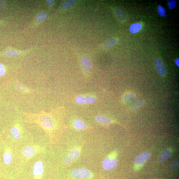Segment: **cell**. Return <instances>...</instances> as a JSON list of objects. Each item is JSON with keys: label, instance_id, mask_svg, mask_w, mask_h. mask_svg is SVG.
Returning <instances> with one entry per match:
<instances>
[{"label": "cell", "instance_id": "cell-1", "mask_svg": "<svg viewBox=\"0 0 179 179\" xmlns=\"http://www.w3.org/2000/svg\"><path fill=\"white\" fill-rule=\"evenodd\" d=\"M63 108L62 107L55 108L49 112L44 111L37 113L25 112L23 115L26 122L37 124L52 139L62 126Z\"/></svg>", "mask_w": 179, "mask_h": 179}, {"label": "cell", "instance_id": "cell-2", "mask_svg": "<svg viewBox=\"0 0 179 179\" xmlns=\"http://www.w3.org/2000/svg\"><path fill=\"white\" fill-rule=\"evenodd\" d=\"M117 155L116 152H114L103 160L102 163V166L104 169L110 171L116 167L118 162L116 158Z\"/></svg>", "mask_w": 179, "mask_h": 179}, {"label": "cell", "instance_id": "cell-3", "mask_svg": "<svg viewBox=\"0 0 179 179\" xmlns=\"http://www.w3.org/2000/svg\"><path fill=\"white\" fill-rule=\"evenodd\" d=\"M76 102L79 105H90L94 103L97 99L96 95L93 93L79 95L75 98Z\"/></svg>", "mask_w": 179, "mask_h": 179}, {"label": "cell", "instance_id": "cell-4", "mask_svg": "<svg viewBox=\"0 0 179 179\" xmlns=\"http://www.w3.org/2000/svg\"><path fill=\"white\" fill-rule=\"evenodd\" d=\"M92 174L89 169L79 168L73 170L71 173L72 177L78 179H87L92 177Z\"/></svg>", "mask_w": 179, "mask_h": 179}, {"label": "cell", "instance_id": "cell-5", "mask_svg": "<svg viewBox=\"0 0 179 179\" xmlns=\"http://www.w3.org/2000/svg\"><path fill=\"white\" fill-rule=\"evenodd\" d=\"M150 154L147 152H144L139 154L136 157L134 160L135 169L137 170L141 168L145 164L150 158Z\"/></svg>", "mask_w": 179, "mask_h": 179}, {"label": "cell", "instance_id": "cell-6", "mask_svg": "<svg viewBox=\"0 0 179 179\" xmlns=\"http://www.w3.org/2000/svg\"><path fill=\"white\" fill-rule=\"evenodd\" d=\"M81 66L85 75L87 77L89 75L92 68L91 60L87 56H82L80 59Z\"/></svg>", "mask_w": 179, "mask_h": 179}, {"label": "cell", "instance_id": "cell-7", "mask_svg": "<svg viewBox=\"0 0 179 179\" xmlns=\"http://www.w3.org/2000/svg\"><path fill=\"white\" fill-rule=\"evenodd\" d=\"M80 148H75L71 150L66 155L63 159V162L65 165H69L75 161L80 155Z\"/></svg>", "mask_w": 179, "mask_h": 179}, {"label": "cell", "instance_id": "cell-8", "mask_svg": "<svg viewBox=\"0 0 179 179\" xmlns=\"http://www.w3.org/2000/svg\"><path fill=\"white\" fill-rule=\"evenodd\" d=\"M44 166L43 163L38 161L34 165L33 172L34 175L36 177L41 176L43 173Z\"/></svg>", "mask_w": 179, "mask_h": 179}, {"label": "cell", "instance_id": "cell-9", "mask_svg": "<svg viewBox=\"0 0 179 179\" xmlns=\"http://www.w3.org/2000/svg\"><path fill=\"white\" fill-rule=\"evenodd\" d=\"M38 151L35 147L28 146L25 147L23 150L22 152L25 157L30 158L36 155Z\"/></svg>", "mask_w": 179, "mask_h": 179}, {"label": "cell", "instance_id": "cell-10", "mask_svg": "<svg viewBox=\"0 0 179 179\" xmlns=\"http://www.w3.org/2000/svg\"><path fill=\"white\" fill-rule=\"evenodd\" d=\"M97 121L103 125H108L113 123V121L110 118L103 115H97L95 117Z\"/></svg>", "mask_w": 179, "mask_h": 179}, {"label": "cell", "instance_id": "cell-11", "mask_svg": "<svg viewBox=\"0 0 179 179\" xmlns=\"http://www.w3.org/2000/svg\"><path fill=\"white\" fill-rule=\"evenodd\" d=\"M73 124L74 128L78 130H84L86 128V125L85 122L80 119H74Z\"/></svg>", "mask_w": 179, "mask_h": 179}, {"label": "cell", "instance_id": "cell-12", "mask_svg": "<svg viewBox=\"0 0 179 179\" xmlns=\"http://www.w3.org/2000/svg\"><path fill=\"white\" fill-rule=\"evenodd\" d=\"M155 67L158 74L161 76H164L166 73V70L164 64L159 59H157L155 61Z\"/></svg>", "mask_w": 179, "mask_h": 179}, {"label": "cell", "instance_id": "cell-13", "mask_svg": "<svg viewBox=\"0 0 179 179\" xmlns=\"http://www.w3.org/2000/svg\"><path fill=\"white\" fill-rule=\"evenodd\" d=\"M172 152L171 150L170 149H166L163 152L158 158V161L160 163H163L166 161L171 157Z\"/></svg>", "mask_w": 179, "mask_h": 179}, {"label": "cell", "instance_id": "cell-14", "mask_svg": "<svg viewBox=\"0 0 179 179\" xmlns=\"http://www.w3.org/2000/svg\"><path fill=\"white\" fill-rule=\"evenodd\" d=\"M10 133L11 137L15 140H19L21 137V132L17 126L12 127L10 129Z\"/></svg>", "mask_w": 179, "mask_h": 179}, {"label": "cell", "instance_id": "cell-15", "mask_svg": "<svg viewBox=\"0 0 179 179\" xmlns=\"http://www.w3.org/2000/svg\"><path fill=\"white\" fill-rule=\"evenodd\" d=\"M115 14L118 19L119 21L123 22L127 19V14L125 12L121 9H116L115 11Z\"/></svg>", "mask_w": 179, "mask_h": 179}, {"label": "cell", "instance_id": "cell-16", "mask_svg": "<svg viewBox=\"0 0 179 179\" xmlns=\"http://www.w3.org/2000/svg\"><path fill=\"white\" fill-rule=\"evenodd\" d=\"M77 1L74 0H67L62 2L61 6L63 10H69L75 5Z\"/></svg>", "mask_w": 179, "mask_h": 179}, {"label": "cell", "instance_id": "cell-17", "mask_svg": "<svg viewBox=\"0 0 179 179\" xmlns=\"http://www.w3.org/2000/svg\"><path fill=\"white\" fill-rule=\"evenodd\" d=\"M117 40L116 38H113L106 41L103 45V48L105 49H108L111 48L116 44Z\"/></svg>", "mask_w": 179, "mask_h": 179}, {"label": "cell", "instance_id": "cell-18", "mask_svg": "<svg viewBox=\"0 0 179 179\" xmlns=\"http://www.w3.org/2000/svg\"><path fill=\"white\" fill-rule=\"evenodd\" d=\"M142 26L139 23H136L131 25L130 27V32L132 34H135L139 32L142 28Z\"/></svg>", "mask_w": 179, "mask_h": 179}, {"label": "cell", "instance_id": "cell-19", "mask_svg": "<svg viewBox=\"0 0 179 179\" xmlns=\"http://www.w3.org/2000/svg\"><path fill=\"white\" fill-rule=\"evenodd\" d=\"M14 85L15 88L20 91L25 93H28L30 92V90L28 88L21 83L17 82L15 83Z\"/></svg>", "mask_w": 179, "mask_h": 179}, {"label": "cell", "instance_id": "cell-20", "mask_svg": "<svg viewBox=\"0 0 179 179\" xmlns=\"http://www.w3.org/2000/svg\"><path fill=\"white\" fill-rule=\"evenodd\" d=\"M12 159V156L10 153L8 152H6L4 153L3 155V161L5 164H10Z\"/></svg>", "mask_w": 179, "mask_h": 179}, {"label": "cell", "instance_id": "cell-21", "mask_svg": "<svg viewBox=\"0 0 179 179\" xmlns=\"http://www.w3.org/2000/svg\"><path fill=\"white\" fill-rule=\"evenodd\" d=\"M19 53L14 50H8L5 51L4 53V55L9 57H13L19 55Z\"/></svg>", "mask_w": 179, "mask_h": 179}, {"label": "cell", "instance_id": "cell-22", "mask_svg": "<svg viewBox=\"0 0 179 179\" xmlns=\"http://www.w3.org/2000/svg\"><path fill=\"white\" fill-rule=\"evenodd\" d=\"M158 12L160 16L165 17L166 16V11L165 8L160 5H158Z\"/></svg>", "mask_w": 179, "mask_h": 179}, {"label": "cell", "instance_id": "cell-23", "mask_svg": "<svg viewBox=\"0 0 179 179\" xmlns=\"http://www.w3.org/2000/svg\"><path fill=\"white\" fill-rule=\"evenodd\" d=\"M47 18V15L45 13H40L36 18V20L38 22L44 21Z\"/></svg>", "mask_w": 179, "mask_h": 179}, {"label": "cell", "instance_id": "cell-24", "mask_svg": "<svg viewBox=\"0 0 179 179\" xmlns=\"http://www.w3.org/2000/svg\"><path fill=\"white\" fill-rule=\"evenodd\" d=\"M177 1L176 0H170L168 1V6L170 10H173L176 7Z\"/></svg>", "mask_w": 179, "mask_h": 179}, {"label": "cell", "instance_id": "cell-25", "mask_svg": "<svg viewBox=\"0 0 179 179\" xmlns=\"http://www.w3.org/2000/svg\"><path fill=\"white\" fill-rule=\"evenodd\" d=\"M179 166V160L176 159L174 161L171 163L170 165L171 168L172 169H175L177 168Z\"/></svg>", "mask_w": 179, "mask_h": 179}, {"label": "cell", "instance_id": "cell-26", "mask_svg": "<svg viewBox=\"0 0 179 179\" xmlns=\"http://www.w3.org/2000/svg\"><path fill=\"white\" fill-rule=\"evenodd\" d=\"M5 73V68L3 65L0 64V77L3 76Z\"/></svg>", "mask_w": 179, "mask_h": 179}, {"label": "cell", "instance_id": "cell-27", "mask_svg": "<svg viewBox=\"0 0 179 179\" xmlns=\"http://www.w3.org/2000/svg\"><path fill=\"white\" fill-rule=\"evenodd\" d=\"M47 4L49 6H52L54 4V1L52 0H47L46 1Z\"/></svg>", "mask_w": 179, "mask_h": 179}, {"label": "cell", "instance_id": "cell-28", "mask_svg": "<svg viewBox=\"0 0 179 179\" xmlns=\"http://www.w3.org/2000/svg\"><path fill=\"white\" fill-rule=\"evenodd\" d=\"M6 6V3L4 1H0V7L4 8Z\"/></svg>", "mask_w": 179, "mask_h": 179}, {"label": "cell", "instance_id": "cell-29", "mask_svg": "<svg viewBox=\"0 0 179 179\" xmlns=\"http://www.w3.org/2000/svg\"><path fill=\"white\" fill-rule=\"evenodd\" d=\"M175 62L176 64L179 67V58L176 59L175 61Z\"/></svg>", "mask_w": 179, "mask_h": 179}, {"label": "cell", "instance_id": "cell-30", "mask_svg": "<svg viewBox=\"0 0 179 179\" xmlns=\"http://www.w3.org/2000/svg\"></svg>", "mask_w": 179, "mask_h": 179}]
</instances>
